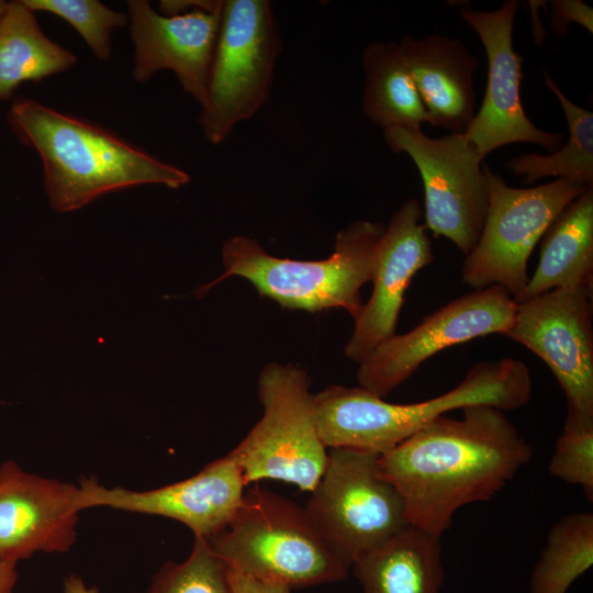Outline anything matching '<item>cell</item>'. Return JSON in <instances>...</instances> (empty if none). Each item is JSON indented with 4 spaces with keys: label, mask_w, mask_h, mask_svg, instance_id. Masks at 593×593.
I'll use <instances>...</instances> for the list:
<instances>
[{
    "label": "cell",
    "mask_w": 593,
    "mask_h": 593,
    "mask_svg": "<svg viewBox=\"0 0 593 593\" xmlns=\"http://www.w3.org/2000/svg\"><path fill=\"white\" fill-rule=\"evenodd\" d=\"M533 457L505 412L490 405L440 415L379 456L410 525L441 537L462 506L493 499Z\"/></svg>",
    "instance_id": "1"
},
{
    "label": "cell",
    "mask_w": 593,
    "mask_h": 593,
    "mask_svg": "<svg viewBox=\"0 0 593 593\" xmlns=\"http://www.w3.org/2000/svg\"><path fill=\"white\" fill-rule=\"evenodd\" d=\"M8 122L21 143L38 154L49 204L57 212L78 210L103 194L135 186L178 189L190 181L184 170L103 126L34 99L15 98Z\"/></svg>",
    "instance_id": "2"
},
{
    "label": "cell",
    "mask_w": 593,
    "mask_h": 593,
    "mask_svg": "<svg viewBox=\"0 0 593 593\" xmlns=\"http://www.w3.org/2000/svg\"><path fill=\"white\" fill-rule=\"evenodd\" d=\"M532 398L527 365L513 357L480 361L449 391L416 403H391L361 387L332 384L313 394L312 409L326 448L384 454L447 412L490 405L504 412Z\"/></svg>",
    "instance_id": "3"
},
{
    "label": "cell",
    "mask_w": 593,
    "mask_h": 593,
    "mask_svg": "<svg viewBox=\"0 0 593 593\" xmlns=\"http://www.w3.org/2000/svg\"><path fill=\"white\" fill-rule=\"evenodd\" d=\"M383 223L358 220L338 232L333 254L320 260H293L268 254L247 236L223 244L224 273L195 291L203 296L232 276L248 280L261 296L291 310L320 312L344 309L355 320L363 303L362 287L371 281L377 244Z\"/></svg>",
    "instance_id": "4"
},
{
    "label": "cell",
    "mask_w": 593,
    "mask_h": 593,
    "mask_svg": "<svg viewBox=\"0 0 593 593\" xmlns=\"http://www.w3.org/2000/svg\"><path fill=\"white\" fill-rule=\"evenodd\" d=\"M208 541L230 567L290 589L340 581L350 569L305 508L258 485Z\"/></svg>",
    "instance_id": "5"
},
{
    "label": "cell",
    "mask_w": 593,
    "mask_h": 593,
    "mask_svg": "<svg viewBox=\"0 0 593 593\" xmlns=\"http://www.w3.org/2000/svg\"><path fill=\"white\" fill-rule=\"evenodd\" d=\"M281 52L278 22L268 0H223L208 96L200 124L212 144L267 102Z\"/></svg>",
    "instance_id": "6"
},
{
    "label": "cell",
    "mask_w": 593,
    "mask_h": 593,
    "mask_svg": "<svg viewBox=\"0 0 593 593\" xmlns=\"http://www.w3.org/2000/svg\"><path fill=\"white\" fill-rule=\"evenodd\" d=\"M302 368L270 362L258 377L261 418L231 452L246 484L275 479L312 492L327 462V448L317 432Z\"/></svg>",
    "instance_id": "7"
},
{
    "label": "cell",
    "mask_w": 593,
    "mask_h": 593,
    "mask_svg": "<svg viewBox=\"0 0 593 593\" xmlns=\"http://www.w3.org/2000/svg\"><path fill=\"white\" fill-rule=\"evenodd\" d=\"M489 204L480 237L465 258L461 281L469 288H504L516 301L528 282L529 257L558 214L585 186L558 178L530 188L508 186L483 164Z\"/></svg>",
    "instance_id": "8"
},
{
    "label": "cell",
    "mask_w": 593,
    "mask_h": 593,
    "mask_svg": "<svg viewBox=\"0 0 593 593\" xmlns=\"http://www.w3.org/2000/svg\"><path fill=\"white\" fill-rule=\"evenodd\" d=\"M379 456L365 449L331 448L304 507L350 568L410 525L403 497L380 473Z\"/></svg>",
    "instance_id": "9"
},
{
    "label": "cell",
    "mask_w": 593,
    "mask_h": 593,
    "mask_svg": "<svg viewBox=\"0 0 593 593\" xmlns=\"http://www.w3.org/2000/svg\"><path fill=\"white\" fill-rule=\"evenodd\" d=\"M387 145L416 165L424 187L425 226L444 236L466 256L482 232L489 204L483 159L465 133L433 138L421 126L383 130Z\"/></svg>",
    "instance_id": "10"
},
{
    "label": "cell",
    "mask_w": 593,
    "mask_h": 593,
    "mask_svg": "<svg viewBox=\"0 0 593 593\" xmlns=\"http://www.w3.org/2000/svg\"><path fill=\"white\" fill-rule=\"evenodd\" d=\"M517 311L513 296L500 286L466 293L405 334H395L359 362V387L385 398L444 349L490 334L503 335Z\"/></svg>",
    "instance_id": "11"
},
{
    "label": "cell",
    "mask_w": 593,
    "mask_h": 593,
    "mask_svg": "<svg viewBox=\"0 0 593 593\" xmlns=\"http://www.w3.org/2000/svg\"><path fill=\"white\" fill-rule=\"evenodd\" d=\"M592 289L566 287L517 303L503 336L522 344L551 370L568 416L593 418Z\"/></svg>",
    "instance_id": "12"
},
{
    "label": "cell",
    "mask_w": 593,
    "mask_h": 593,
    "mask_svg": "<svg viewBox=\"0 0 593 593\" xmlns=\"http://www.w3.org/2000/svg\"><path fill=\"white\" fill-rule=\"evenodd\" d=\"M519 2L506 0L499 9L460 10V18L479 35L488 59V82L481 107L465 131L484 159L499 147L528 142L549 153L561 147L563 136L538 128L521 100L523 58L513 47V27Z\"/></svg>",
    "instance_id": "13"
},
{
    "label": "cell",
    "mask_w": 593,
    "mask_h": 593,
    "mask_svg": "<svg viewBox=\"0 0 593 593\" xmlns=\"http://www.w3.org/2000/svg\"><path fill=\"white\" fill-rule=\"evenodd\" d=\"M246 485L243 470L230 451L188 479L152 490L107 488L94 478H85L78 484L75 508L80 512L104 506L163 516L184 524L194 537L208 539L228 525Z\"/></svg>",
    "instance_id": "14"
},
{
    "label": "cell",
    "mask_w": 593,
    "mask_h": 593,
    "mask_svg": "<svg viewBox=\"0 0 593 593\" xmlns=\"http://www.w3.org/2000/svg\"><path fill=\"white\" fill-rule=\"evenodd\" d=\"M422 217L419 201L411 198L385 225L376 247L371 296L354 320V332L345 346L348 359L361 362L396 334L407 288L414 276L435 259Z\"/></svg>",
    "instance_id": "15"
},
{
    "label": "cell",
    "mask_w": 593,
    "mask_h": 593,
    "mask_svg": "<svg viewBox=\"0 0 593 593\" xmlns=\"http://www.w3.org/2000/svg\"><path fill=\"white\" fill-rule=\"evenodd\" d=\"M78 485L0 466V559L19 562L36 552H67L76 542Z\"/></svg>",
    "instance_id": "16"
},
{
    "label": "cell",
    "mask_w": 593,
    "mask_h": 593,
    "mask_svg": "<svg viewBox=\"0 0 593 593\" xmlns=\"http://www.w3.org/2000/svg\"><path fill=\"white\" fill-rule=\"evenodd\" d=\"M221 9L167 16L154 11L146 0H128L134 79L145 83L158 70H172L184 92L202 108L208 96Z\"/></svg>",
    "instance_id": "17"
},
{
    "label": "cell",
    "mask_w": 593,
    "mask_h": 593,
    "mask_svg": "<svg viewBox=\"0 0 593 593\" xmlns=\"http://www.w3.org/2000/svg\"><path fill=\"white\" fill-rule=\"evenodd\" d=\"M432 125L465 133L475 114L478 59L460 40L433 33L398 43Z\"/></svg>",
    "instance_id": "18"
},
{
    "label": "cell",
    "mask_w": 593,
    "mask_h": 593,
    "mask_svg": "<svg viewBox=\"0 0 593 593\" xmlns=\"http://www.w3.org/2000/svg\"><path fill=\"white\" fill-rule=\"evenodd\" d=\"M538 265L521 303L545 292L593 284V186L571 201L542 235Z\"/></svg>",
    "instance_id": "19"
},
{
    "label": "cell",
    "mask_w": 593,
    "mask_h": 593,
    "mask_svg": "<svg viewBox=\"0 0 593 593\" xmlns=\"http://www.w3.org/2000/svg\"><path fill=\"white\" fill-rule=\"evenodd\" d=\"M363 593H439L444 582L440 537L413 525L351 566Z\"/></svg>",
    "instance_id": "20"
},
{
    "label": "cell",
    "mask_w": 593,
    "mask_h": 593,
    "mask_svg": "<svg viewBox=\"0 0 593 593\" xmlns=\"http://www.w3.org/2000/svg\"><path fill=\"white\" fill-rule=\"evenodd\" d=\"M77 57L45 35L22 0L9 1L0 20V101L26 81L38 82L75 66Z\"/></svg>",
    "instance_id": "21"
},
{
    "label": "cell",
    "mask_w": 593,
    "mask_h": 593,
    "mask_svg": "<svg viewBox=\"0 0 593 593\" xmlns=\"http://www.w3.org/2000/svg\"><path fill=\"white\" fill-rule=\"evenodd\" d=\"M362 110L376 125L432 124L399 44L372 41L362 52Z\"/></svg>",
    "instance_id": "22"
},
{
    "label": "cell",
    "mask_w": 593,
    "mask_h": 593,
    "mask_svg": "<svg viewBox=\"0 0 593 593\" xmlns=\"http://www.w3.org/2000/svg\"><path fill=\"white\" fill-rule=\"evenodd\" d=\"M545 85L563 110L568 141L553 153L516 156L507 160L505 167L515 176H524V183L557 177L593 186V113L573 103L546 71Z\"/></svg>",
    "instance_id": "23"
},
{
    "label": "cell",
    "mask_w": 593,
    "mask_h": 593,
    "mask_svg": "<svg viewBox=\"0 0 593 593\" xmlns=\"http://www.w3.org/2000/svg\"><path fill=\"white\" fill-rule=\"evenodd\" d=\"M593 564V514L563 515L550 528L535 564L529 593H566Z\"/></svg>",
    "instance_id": "24"
},
{
    "label": "cell",
    "mask_w": 593,
    "mask_h": 593,
    "mask_svg": "<svg viewBox=\"0 0 593 593\" xmlns=\"http://www.w3.org/2000/svg\"><path fill=\"white\" fill-rule=\"evenodd\" d=\"M145 593H232L228 566L208 539L194 537L189 557L164 563Z\"/></svg>",
    "instance_id": "25"
},
{
    "label": "cell",
    "mask_w": 593,
    "mask_h": 593,
    "mask_svg": "<svg viewBox=\"0 0 593 593\" xmlns=\"http://www.w3.org/2000/svg\"><path fill=\"white\" fill-rule=\"evenodd\" d=\"M32 11L55 14L68 22L85 40L94 57L101 61L111 58V34L124 26L127 16L97 0H22Z\"/></svg>",
    "instance_id": "26"
},
{
    "label": "cell",
    "mask_w": 593,
    "mask_h": 593,
    "mask_svg": "<svg viewBox=\"0 0 593 593\" xmlns=\"http://www.w3.org/2000/svg\"><path fill=\"white\" fill-rule=\"evenodd\" d=\"M548 470L566 483L579 485L593 500V418L566 417Z\"/></svg>",
    "instance_id": "27"
},
{
    "label": "cell",
    "mask_w": 593,
    "mask_h": 593,
    "mask_svg": "<svg viewBox=\"0 0 593 593\" xmlns=\"http://www.w3.org/2000/svg\"><path fill=\"white\" fill-rule=\"evenodd\" d=\"M551 4V29L559 35H566L571 22L582 25L593 33V10L581 0H555Z\"/></svg>",
    "instance_id": "28"
},
{
    "label": "cell",
    "mask_w": 593,
    "mask_h": 593,
    "mask_svg": "<svg viewBox=\"0 0 593 593\" xmlns=\"http://www.w3.org/2000/svg\"><path fill=\"white\" fill-rule=\"evenodd\" d=\"M228 580L231 583L232 593H290L291 592V589L286 585L258 580L230 566H228Z\"/></svg>",
    "instance_id": "29"
},
{
    "label": "cell",
    "mask_w": 593,
    "mask_h": 593,
    "mask_svg": "<svg viewBox=\"0 0 593 593\" xmlns=\"http://www.w3.org/2000/svg\"><path fill=\"white\" fill-rule=\"evenodd\" d=\"M223 0H163L159 2L160 14L172 16L194 10L216 12L222 8Z\"/></svg>",
    "instance_id": "30"
},
{
    "label": "cell",
    "mask_w": 593,
    "mask_h": 593,
    "mask_svg": "<svg viewBox=\"0 0 593 593\" xmlns=\"http://www.w3.org/2000/svg\"><path fill=\"white\" fill-rule=\"evenodd\" d=\"M16 562L0 559V593H13L18 582Z\"/></svg>",
    "instance_id": "31"
},
{
    "label": "cell",
    "mask_w": 593,
    "mask_h": 593,
    "mask_svg": "<svg viewBox=\"0 0 593 593\" xmlns=\"http://www.w3.org/2000/svg\"><path fill=\"white\" fill-rule=\"evenodd\" d=\"M64 593H99L96 586H89L83 579L75 573L67 575L63 581Z\"/></svg>",
    "instance_id": "32"
},
{
    "label": "cell",
    "mask_w": 593,
    "mask_h": 593,
    "mask_svg": "<svg viewBox=\"0 0 593 593\" xmlns=\"http://www.w3.org/2000/svg\"><path fill=\"white\" fill-rule=\"evenodd\" d=\"M8 7H9V2H8V1L0 0V20H1L2 16L5 14V12H7V10H8Z\"/></svg>",
    "instance_id": "33"
}]
</instances>
